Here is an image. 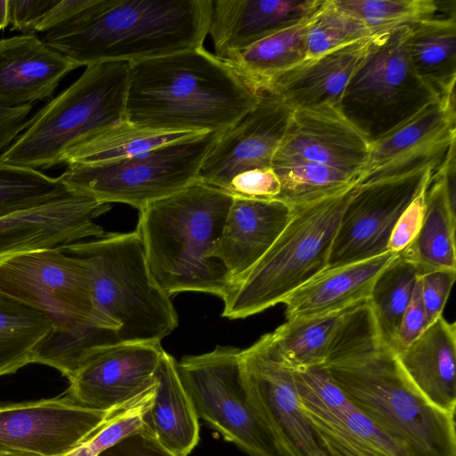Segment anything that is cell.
I'll return each mask as SVG.
<instances>
[{"label": "cell", "mask_w": 456, "mask_h": 456, "mask_svg": "<svg viewBox=\"0 0 456 456\" xmlns=\"http://www.w3.org/2000/svg\"><path fill=\"white\" fill-rule=\"evenodd\" d=\"M322 367L406 456H456L455 415L414 387L382 341L368 301L343 313Z\"/></svg>", "instance_id": "1"}, {"label": "cell", "mask_w": 456, "mask_h": 456, "mask_svg": "<svg viewBox=\"0 0 456 456\" xmlns=\"http://www.w3.org/2000/svg\"><path fill=\"white\" fill-rule=\"evenodd\" d=\"M260 94L202 46L129 63L126 118L154 130L222 134Z\"/></svg>", "instance_id": "2"}, {"label": "cell", "mask_w": 456, "mask_h": 456, "mask_svg": "<svg viewBox=\"0 0 456 456\" xmlns=\"http://www.w3.org/2000/svg\"><path fill=\"white\" fill-rule=\"evenodd\" d=\"M212 0H97L44 43L81 66L140 61L203 46Z\"/></svg>", "instance_id": "3"}, {"label": "cell", "mask_w": 456, "mask_h": 456, "mask_svg": "<svg viewBox=\"0 0 456 456\" xmlns=\"http://www.w3.org/2000/svg\"><path fill=\"white\" fill-rule=\"evenodd\" d=\"M232 200L226 191L196 180L140 210L135 230L151 274L167 295L224 297L232 278L213 253Z\"/></svg>", "instance_id": "4"}, {"label": "cell", "mask_w": 456, "mask_h": 456, "mask_svg": "<svg viewBox=\"0 0 456 456\" xmlns=\"http://www.w3.org/2000/svg\"><path fill=\"white\" fill-rule=\"evenodd\" d=\"M61 248L86 267L93 322L114 330L119 343H160L177 327L170 296L154 281L136 230L104 233Z\"/></svg>", "instance_id": "5"}, {"label": "cell", "mask_w": 456, "mask_h": 456, "mask_svg": "<svg viewBox=\"0 0 456 456\" xmlns=\"http://www.w3.org/2000/svg\"><path fill=\"white\" fill-rule=\"evenodd\" d=\"M358 183L291 207L289 220L257 263L222 298L224 317L256 314L283 301L327 268L333 239Z\"/></svg>", "instance_id": "6"}, {"label": "cell", "mask_w": 456, "mask_h": 456, "mask_svg": "<svg viewBox=\"0 0 456 456\" xmlns=\"http://www.w3.org/2000/svg\"><path fill=\"white\" fill-rule=\"evenodd\" d=\"M128 78L126 61L87 65L74 83L31 117L0 159L32 169L64 163L76 145L126 119Z\"/></svg>", "instance_id": "7"}, {"label": "cell", "mask_w": 456, "mask_h": 456, "mask_svg": "<svg viewBox=\"0 0 456 456\" xmlns=\"http://www.w3.org/2000/svg\"><path fill=\"white\" fill-rule=\"evenodd\" d=\"M410 33L404 26L376 35L338 105L370 143L441 98L411 62Z\"/></svg>", "instance_id": "8"}, {"label": "cell", "mask_w": 456, "mask_h": 456, "mask_svg": "<svg viewBox=\"0 0 456 456\" xmlns=\"http://www.w3.org/2000/svg\"><path fill=\"white\" fill-rule=\"evenodd\" d=\"M222 134H199L118 161L69 165L60 177L72 191L140 211L195 182Z\"/></svg>", "instance_id": "9"}, {"label": "cell", "mask_w": 456, "mask_h": 456, "mask_svg": "<svg viewBox=\"0 0 456 456\" xmlns=\"http://www.w3.org/2000/svg\"><path fill=\"white\" fill-rule=\"evenodd\" d=\"M240 352L217 346L211 352L183 357L176 368L199 419L248 456H280L248 397Z\"/></svg>", "instance_id": "10"}, {"label": "cell", "mask_w": 456, "mask_h": 456, "mask_svg": "<svg viewBox=\"0 0 456 456\" xmlns=\"http://www.w3.org/2000/svg\"><path fill=\"white\" fill-rule=\"evenodd\" d=\"M0 295L43 313L53 330L97 327L89 273L61 248L26 252L2 263Z\"/></svg>", "instance_id": "11"}, {"label": "cell", "mask_w": 456, "mask_h": 456, "mask_svg": "<svg viewBox=\"0 0 456 456\" xmlns=\"http://www.w3.org/2000/svg\"><path fill=\"white\" fill-rule=\"evenodd\" d=\"M249 402L280 456H325L300 406L293 369L281 357L272 334L240 352Z\"/></svg>", "instance_id": "12"}, {"label": "cell", "mask_w": 456, "mask_h": 456, "mask_svg": "<svg viewBox=\"0 0 456 456\" xmlns=\"http://www.w3.org/2000/svg\"><path fill=\"white\" fill-rule=\"evenodd\" d=\"M435 171L436 167L428 165L403 175L357 184L339 221L326 269L387 252L397 220Z\"/></svg>", "instance_id": "13"}, {"label": "cell", "mask_w": 456, "mask_h": 456, "mask_svg": "<svg viewBox=\"0 0 456 456\" xmlns=\"http://www.w3.org/2000/svg\"><path fill=\"white\" fill-rule=\"evenodd\" d=\"M110 411L84 408L67 395L0 404V451L61 456L94 431Z\"/></svg>", "instance_id": "14"}, {"label": "cell", "mask_w": 456, "mask_h": 456, "mask_svg": "<svg viewBox=\"0 0 456 456\" xmlns=\"http://www.w3.org/2000/svg\"><path fill=\"white\" fill-rule=\"evenodd\" d=\"M164 351L160 343H119L102 348L69 379L65 395L94 411L120 407L155 387Z\"/></svg>", "instance_id": "15"}, {"label": "cell", "mask_w": 456, "mask_h": 456, "mask_svg": "<svg viewBox=\"0 0 456 456\" xmlns=\"http://www.w3.org/2000/svg\"><path fill=\"white\" fill-rule=\"evenodd\" d=\"M456 142L455 91L370 143L358 184L399 176L432 165L436 170Z\"/></svg>", "instance_id": "16"}, {"label": "cell", "mask_w": 456, "mask_h": 456, "mask_svg": "<svg viewBox=\"0 0 456 456\" xmlns=\"http://www.w3.org/2000/svg\"><path fill=\"white\" fill-rule=\"evenodd\" d=\"M110 204L70 191L42 205L0 218V265L20 254L62 248L105 232L94 220Z\"/></svg>", "instance_id": "17"}, {"label": "cell", "mask_w": 456, "mask_h": 456, "mask_svg": "<svg viewBox=\"0 0 456 456\" xmlns=\"http://www.w3.org/2000/svg\"><path fill=\"white\" fill-rule=\"evenodd\" d=\"M293 111L280 99L261 93L256 105L223 133L204 159L197 180L227 192L232 178L254 168L272 167Z\"/></svg>", "instance_id": "18"}, {"label": "cell", "mask_w": 456, "mask_h": 456, "mask_svg": "<svg viewBox=\"0 0 456 456\" xmlns=\"http://www.w3.org/2000/svg\"><path fill=\"white\" fill-rule=\"evenodd\" d=\"M370 143L338 107L295 110L273 163L308 160L360 176Z\"/></svg>", "instance_id": "19"}, {"label": "cell", "mask_w": 456, "mask_h": 456, "mask_svg": "<svg viewBox=\"0 0 456 456\" xmlns=\"http://www.w3.org/2000/svg\"><path fill=\"white\" fill-rule=\"evenodd\" d=\"M324 0L213 1L208 33L215 55L232 59L256 42L314 15Z\"/></svg>", "instance_id": "20"}, {"label": "cell", "mask_w": 456, "mask_h": 456, "mask_svg": "<svg viewBox=\"0 0 456 456\" xmlns=\"http://www.w3.org/2000/svg\"><path fill=\"white\" fill-rule=\"evenodd\" d=\"M36 35L0 40V107L52 100L61 81L79 68Z\"/></svg>", "instance_id": "21"}, {"label": "cell", "mask_w": 456, "mask_h": 456, "mask_svg": "<svg viewBox=\"0 0 456 456\" xmlns=\"http://www.w3.org/2000/svg\"><path fill=\"white\" fill-rule=\"evenodd\" d=\"M374 37L307 58L274 78L262 93L277 97L292 111L338 107Z\"/></svg>", "instance_id": "22"}, {"label": "cell", "mask_w": 456, "mask_h": 456, "mask_svg": "<svg viewBox=\"0 0 456 456\" xmlns=\"http://www.w3.org/2000/svg\"><path fill=\"white\" fill-rule=\"evenodd\" d=\"M291 207L277 200L233 197L213 256L221 261L232 284L265 254L287 225Z\"/></svg>", "instance_id": "23"}, {"label": "cell", "mask_w": 456, "mask_h": 456, "mask_svg": "<svg viewBox=\"0 0 456 456\" xmlns=\"http://www.w3.org/2000/svg\"><path fill=\"white\" fill-rule=\"evenodd\" d=\"M300 406L306 419L379 450L390 456H406L347 398L322 366L293 370Z\"/></svg>", "instance_id": "24"}, {"label": "cell", "mask_w": 456, "mask_h": 456, "mask_svg": "<svg viewBox=\"0 0 456 456\" xmlns=\"http://www.w3.org/2000/svg\"><path fill=\"white\" fill-rule=\"evenodd\" d=\"M396 356L419 393L435 407L455 415V323L440 316Z\"/></svg>", "instance_id": "25"}, {"label": "cell", "mask_w": 456, "mask_h": 456, "mask_svg": "<svg viewBox=\"0 0 456 456\" xmlns=\"http://www.w3.org/2000/svg\"><path fill=\"white\" fill-rule=\"evenodd\" d=\"M396 256L387 251L369 259L325 269L283 301L287 320L341 312L368 299L376 278Z\"/></svg>", "instance_id": "26"}, {"label": "cell", "mask_w": 456, "mask_h": 456, "mask_svg": "<svg viewBox=\"0 0 456 456\" xmlns=\"http://www.w3.org/2000/svg\"><path fill=\"white\" fill-rule=\"evenodd\" d=\"M199 418L180 379L176 361L164 351L144 415L146 430L176 456H189L200 440Z\"/></svg>", "instance_id": "27"}, {"label": "cell", "mask_w": 456, "mask_h": 456, "mask_svg": "<svg viewBox=\"0 0 456 456\" xmlns=\"http://www.w3.org/2000/svg\"><path fill=\"white\" fill-rule=\"evenodd\" d=\"M455 228V208L449 201L442 175L435 171L426 192L420 230L399 256L412 264L419 275L456 270Z\"/></svg>", "instance_id": "28"}, {"label": "cell", "mask_w": 456, "mask_h": 456, "mask_svg": "<svg viewBox=\"0 0 456 456\" xmlns=\"http://www.w3.org/2000/svg\"><path fill=\"white\" fill-rule=\"evenodd\" d=\"M409 56L418 76L440 97L455 91V11L411 25Z\"/></svg>", "instance_id": "29"}, {"label": "cell", "mask_w": 456, "mask_h": 456, "mask_svg": "<svg viewBox=\"0 0 456 456\" xmlns=\"http://www.w3.org/2000/svg\"><path fill=\"white\" fill-rule=\"evenodd\" d=\"M316 12L224 61L249 86L262 93L274 78L307 58L306 37Z\"/></svg>", "instance_id": "30"}, {"label": "cell", "mask_w": 456, "mask_h": 456, "mask_svg": "<svg viewBox=\"0 0 456 456\" xmlns=\"http://www.w3.org/2000/svg\"><path fill=\"white\" fill-rule=\"evenodd\" d=\"M199 134L137 126L126 119L93 134L72 148L64 164L96 165L118 161Z\"/></svg>", "instance_id": "31"}, {"label": "cell", "mask_w": 456, "mask_h": 456, "mask_svg": "<svg viewBox=\"0 0 456 456\" xmlns=\"http://www.w3.org/2000/svg\"><path fill=\"white\" fill-rule=\"evenodd\" d=\"M53 327L43 313L0 295V377L32 363L36 348Z\"/></svg>", "instance_id": "32"}, {"label": "cell", "mask_w": 456, "mask_h": 456, "mask_svg": "<svg viewBox=\"0 0 456 456\" xmlns=\"http://www.w3.org/2000/svg\"><path fill=\"white\" fill-rule=\"evenodd\" d=\"M344 311L290 319L278 327L271 334L283 361L293 370L323 365Z\"/></svg>", "instance_id": "33"}, {"label": "cell", "mask_w": 456, "mask_h": 456, "mask_svg": "<svg viewBox=\"0 0 456 456\" xmlns=\"http://www.w3.org/2000/svg\"><path fill=\"white\" fill-rule=\"evenodd\" d=\"M419 276L416 267L397 255L376 278L368 298L382 341L390 348Z\"/></svg>", "instance_id": "34"}, {"label": "cell", "mask_w": 456, "mask_h": 456, "mask_svg": "<svg viewBox=\"0 0 456 456\" xmlns=\"http://www.w3.org/2000/svg\"><path fill=\"white\" fill-rule=\"evenodd\" d=\"M272 167L281 182V191L275 200L290 207L322 199L359 183L357 175L308 160L274 162Z\"/></svg>", "instance_id": "35"}, {"label": "cell", "mask_w": 456, "mask_h": 456, "mask_svg": "<svg viewBox=\"0 0 456 456\" xmlns=\"http://www.w3.org/2000/svg\"><path fill=\"white\" fill-rule=\"evenodd\" d=\"M361 20L373 35H379L438 13L455 10L449 2L435 0H334Z\"/></svg>", "instance_id": "36"}, {"label": "cell", "mask_w": 456, "mask_h": 456, "mask_svg": "<svg viewBox=\"0 0 456 456\" xmlns=\"http://www.w3.org/2000/svg\"><path fill=\"white\" fill-rule=\"evenodd\" d=\"M60 176L0 159V218L26 210L69 192Z\"/></svg>", "instance_id": "37"}, {"label": "cell", "mask_w": 456, "mask_h": 456, "mask_svg": "<svg viewBox=\"0 0 456 456\" xmlns=\"http://www.w3.org/2000/svg\"><path fill=\"white\" fill-rule=\"evenodd\" d=\"M154 388L110 411L94 431L61 456H98L124 437L145 429L143 419L151 403Z\"/></svg>", "instance_id": "38"}, {"label": "cell", "mask_w": 456, "mask_h": 456, "mask_svg": "<svg viewBox=\"0 0 456 456\" xmlns=\"http://www.w3.org/2000/svg\"><path fill=\"white\" fill-rule=\"evenodd\" d=\"M376 35L334 0H324L307 33V58Z\"/></svg>", "instance_id": "39"}, {"label": "cell", "mask_w": 456, "mask_h": 456, "mask_svg": "<svg viewBox=\"0 0 456 456\" xmlns=\"http://www.w3.org/2000/svg\"><path fill=\"white\" fill-rule=\"evenodd\" d=\"M281 191V182L272 167L254 168L235 175L227 193L233 197L275 200Z\"/></svg>", "instance_id": "40"}, {"label": "cell", "mask_w": 456, "mask_h": 456, "mask_svg": "<svg viewBox=\"0 0 456 456\" xmlns=\"http://www.w3.org/2000/svg\"><path fill=\"white\" fill-rule=\"evenodd\" d=\"M429 325L418 276L411 301L403 314L391 349L396 354H399L417 339Z\"/></svg>", "instance_id": "41"}, {"label": "cell", "mask_w": 456, "mask_h": 456, "mask_svg": "<svg viewBox=\"0 0 456 456\" xmlns=\"http://www.w3.org/2000/svg\"><path fill=\"white\" fill-rule=\"evenodd\" d=\"M429 183L423 186L400 216L389 239L387 251L399 255L418 235L424 218L426 192Z\"/></svg>", "instance_id": "42"}, {"label": "cell", "mask_w": 456, "mask_h": 456, "mask_svg": "<svg viewBox=\"0 0 456 456\" xmlns=\"http://www.w3.org/2000/svg\"><path fill=\"white\" fill-rule=\"evenodd\" d=\"M325 456H390L360 440L308 420Z\"/></svg>", "instance_id": "43"}, {"label": "cell", "mask_w": 456, "mask_h": 456, "mask_svg": "<svg viewBox=\"0 0 456 456\" xmlns=\"http://www.w3.org/2000/svg\"><path fill=\"white\" fill-rule=\"evenodd\" d=\"M419 276L422 298L431 324L442 316L456 278V270H438Z\"/></svg>", "instance_id": "44"}, {"label": "cell", "mask_w": 456, "mask_h": 456, "mask_svg": "<svg viewBox=\"0 0 456 456\" xmlns=\"http://www.w3.org/2000/svg\"><path fill=\"white\" fill-rule=\"evenodd\" d=\"M59 0H8L11 31L33 35L42 16Z\"/></svg>", "instance_id": "45"}, {"label": "cell", "mask_w": 456, "mask_h": 456, "mask_svg": "<svg viewBox=\"0 0 456 456\" xmlns=\"http://www.w3.org/2000/svg\"><path fill=\"white\" fill-rule=\"evenodd\" d=\"M98 456H176L161 445L147 430L134 432Z\"/></svg>", "instance_id": "46"}, {"label": "cell", "mask_w": 456, "mask_h": 456, "mask_svg": "<svg viewBox=\"0 0 456 456\" xmlns=\"http://www.w3.org/2000/svg\"><path fill=\"white\" fill-rule=\"evenodd\" d=\"M97 0H59L39 20L33 30L36 33H48L67 25L86 12Z\"/></svg>", "instance_id": "47"}, {"label": "cell", "mask_w": 456, "mask_h": 456, "mask_svg": "<svg viewBox=\"0 0 456 456\" xmlns=\"http://www.w3.org/2000/svg\"><path fill=\"white\" fill-rule=\"evenodd\" d=\"M32 105L17 108L0 107V154L27 128L31 118Z\"/></svg>", "instance_id": "48"}, {"label": "cell", "mask_w": 456, "mask_h": 456, "mask_svg": "<svg viewBox=\"0 0 456 456\" xmlns=\"http://www.w3.org/2000/svg\"><path fill=\"white\" fill-rule=\"evenodd\" d=\"M10 25L8 0L0 1V30Z\"/></svg>", "instance_id": "49"}, {"label": "cell", "mask_w": 456, "mask_h": 456, "mask_svg": "<svg viewBox=\"0 0 456 456\" xmlns=\"http://www.w3.org/2000/svg\"><path fill=\"white\" fill-rule=\"evenodd\" d=\"M0 456H39L23 452H1Z\"/></svg>", "instance_id": "50"}, {"label": "cell", "mask_w": 456, "mask_h": 456, "mask_svg": "<svg viewBox=\"0 0 456 456\" xmlns=\"http://www.w3.org/2000/svg\"><path fill=\"white\" fill-rule=\"evenodd\" d=\"M3 452V451H0V452Z\"/></svg>", "instance_id": "51"}]
</instances>
